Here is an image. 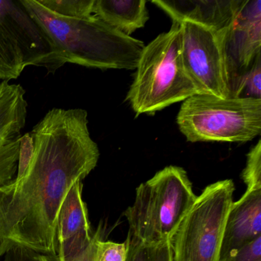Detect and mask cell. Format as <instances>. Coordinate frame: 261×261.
I'll return each instance as SVG.
<instances>
[{"mask_svg": "<svg viewBox=\"0 0 261 261\" xmlns=\"http://www.w3.org/2000/svg\"><path fill=\"white\" fill-rule=\"evenodd\" d=\"M126 261H172L170 242L144 244L126 238Z\"/></svg>", "mask_w": 261, "mask_h": 261, "instance_id": "9a60e30c", "label": "cell"}, {"mask_svg": "<svg viewBox=\"0 0 261 261\" xmlns=\"http://www.w3.org/2000/svg\"><path fill=\"white\" fill-rule=\"evenodd\" d=\"M261 236V189L246 190L232 203L223 233L219 261Z\"/></svg>", "mask_w": 261, "mask_h": 261, "instance_id": "4fadbf2b", "label": "cell"}, {"mask_svg": "<svg viewBox=\"0 0 261 261\" xmlns=\"http://www.w3.org/2000/svg\"><path fill=\"white\" fill-rule=\"evenodd\" d=\"M40 261H56L53 258L50 256H45V255H42L40 258Z\"/></svg>", "mask_w": 261, "mask_h": 261, "instance_id": "d4e9b609", "label": "cell"}, {"mask_svg": "<svg viewBox=\"0 0 261 261\" xmlns=\"http://www.w3.org/2000/svg\"><path fill=\"white\" fill-rule=\"evenodd\" d=\"M231 97L241 79L261 56V1L244 0L234 20L218 34Z\"/></svg>", "mask_w": 261, "mask_h": 261, "instance_id": "9c48e42d", "label": "cell"}, {"mask_svg": "<svg viewBox=\"0 0 261 261\" xmlns=\"http://www.w3.org/2000/svg\"><path fill=\"white\" fill-rule=\"evenodd\" d=\"M177 123L191 143H246L260 134L261 99L195 94L184 100Z\"/></svg>", "mask_w": 261, "mask_h": 261, "instance_id": "5b68a950", "label": "cell"}, {"mask_svg": "<svg viewBox=\"0 0 261 261\" xmlns=\"http://www.w3.org/2000/svg\"><path fill=\"white\" fill-rule=\"evenodd\" d=\"M261 56L243 77L231 97L261 99Z\"/></svg>", "mask_w": 261, "mask_h": 261, "instance_id": "ac0fdd59", "label": "cell"}, {"mask_svg": "<svg viewBox=\"0 0 261 261\" xmlns=\"http://www.w3.org/2000/svg\"><path fill=\"white\" fill-rule=\"evenodd\" d=\"M88 208L82 199V181H79L67 193L58 218V256L65 261L83 250L92 239Z\"/></svg>", "mask_w": 261, "mask_h": 261, "instance_id": "8fae6325", "label": "cell"}, {"mask_svg": "<svg viewBox=\"0 0 261 261\" xmlns=\"http://www.w3.org/2000/svg\"><path fill=\"white\" fill-rule=\"evenodd\" d=\"M63 54L67 63L99 69H136L145 45L94 16L53 13L40 0H19Z\"/></svg>", "mask_w": 261, "mask_h": 261, "instance_id": "7a4b0ae2", "label": "cell"}, {"mask_svg": "<svg viewBox=\"0 0 261 261\" xmlns=\"http://www.w3.org/2000/svg\"><path fill=\"white\" fill-rule=\"evenodd\" d=\"M93 14L128 36L145 27L149 19L144 0H94Z\"/></svg>", "mask_w": 261, "mask_h": 261, "instance_id": "5bb4252c", "label": "cell"}, {"mask_svg": "<svg viewBox=\"0 0 261 261\" xmlns=\"http://www.w3.org/2000/svg\"><path fill=\"white\" fill-rule=\"evenodd\" d=\"M127 244L100 240L96 261H126Z\"/></svg>", "mask_w": 261, "mask_h": 261, "instance_id": "44dd1931", "label": "cell"}, {"mask_svg": "<svg viewBox=\"0 0 261 261\" xmlns=\"http://www.w3.org/2000/svg\"><path fill=\"white\" fill-rule=\"evenodd\" d=\"M27 108L25 91L20 85L0 83V185L15 178Z\"/></svg>", "mask_w": 261, "mask_h": 261, "instance_id": "30bf717a", "label": "cell"}, {"mask_svg": "<svg viewBox=\"0 0 261 261\" xmlns=\"http://www.w3.org/2000/svg\"><path fill=\"white\" fill-rule=\"evenodd\" d=\"M136 69L126 100L137 115L152 114L198 94L183 66L178 22L144 47Z\"/></svg>", "mask_w": 261, "mask_h": 261, "instance_id": "277c9868", "label": "cell"}, {"mask_svg": "<svg viewBox=\"0 0 261 261\" xmlns=\"http://www.w3.org/2000/svg\"><path fill=\"white\" fill-rule=\"evenodd\" d=\"M34 155V142L30 133L22 135L20 140L19 160H18L17 175L14 178L20 181L27 175Z\"/></svg>", "mask_w": 261, "mask_h": 261, "instance_id": "ffe728a7", "label": "cell"}, {"mask_svg": "<svg viewBox=\"0 0 261 261\" xmlns=\"http://www.w3.org/2000/svg\"><path fill=\"white\" fill-rule=\"evenodd\" d=\"M242 179L247 186V191L261 189V140L247 154Z\"/></svg>", "mask_w": 261, "mask_h": 261, "instance_id": "d6986e66", "label": "cell"}, {"mask_svg": "<svg viewBox=\"0 0 261 261\" xmlns=\"http://www.w3.org/2000/svg\"><path fill=\"white\" fill-rule=\"evenodd\" d=\"M101 230L98 229L92 236L90 244L80 253L65 261H96L98 244L101 239Z\"/></svg>", "mask_w": 261, "mask_h": 261, "instance_id": "cb8c5ba5", "label": "cell"}, {"mask_svg": "<svg viewBox=\"0 0 261 261\" xmlns=\"http://www.w3.org/2000/svg\"><path fill=\"white\" fill-rule=\"evenodd\" d=\"M197 196L187 172L169 166L136 189L134 202L124 212L127 238L144 244L170 242Z\"/></svg>", "mask_w": 261, "mask_h": 261, "instance_id": "3957f363", "label": "cell"}, {"mask_svg": "<svg viewBox=\"0 0 261 261\" xmlns=\"http://www.w3.org/2000/svg\"><path fill=\"white\" fill-rule=\"evenodd\" d=\"M223 261H261V236L241 247Z\"/></svg>", "mask_w": 261, "mask_h": 261, "instance_id": "7402d4cb", "label": "cell"}, {"mask_svg": "<svg viewBox=\"0 0 261 261\" xmlns=\"http://www.w3.org/2000/svg\"><path fill=\"white\" fill-rule=\"evenodd\" d=\"M234 184L221 180L204 188L170 240L172 261H219Z\"/></svg>", "mask_w": 261, "mask_h": 261, "instance_id": "8992f818", "label": "cell"}, {"mask_svg": "<svg viewBox=\"0 0 261 261\" xmlns=\"http://www.w3.org/2000/svg\"><path fill=\"white\" fill-rule=\"evenodd\" d=\"M30 134L34 155L27 175L0 185V257L20 246L56 261L61 206L97 166L100 152L85 110L53 108Z\"/></svg>", "mask_w": 261, "mask_h": 261, "instance_id": "6da1fadb", "label": "cell"}, {"mask_svg": "<svg viewBox=\"0 0 261 261\" xmlns=\"http://www.w3.org/2000/svg\"><path fill=\"white\" fill-rule=\"evenodd\" d=\"M0 33L24 68L40 67L54 74L67 64L51 38L19 0H0Z\"/></svg>", "mask_w": 261, "mask_h": 261, "instance_id": "ba28073f", "label": "cell"}, {"mask_svg": "<svg viewBox=\"0 0 261 261\" xmlns=\"http://www.w3.org/2000/svg\"><path fill=\"white\" fill-rule=\"evenodd\" d=\"M53 13L70 17L94 16V0H40Z\"/></svg>", "mask_w": 261, "mask_h": 261, "instance_id": "2e32d148", "label": "cell"}, {"mask_svg": "<svg viewBox=\"0 0 261 261\" xmlns=\"http://www.w3.org/2000/svg\"><path fill=\"white\" fill-rule=\"evenodd\" d=\"M179 25L183 66L198 94L228 97L224 57L218 33L187 21Z\"/></svg>", "mask_w": 261, "mask_h": 261, "instance_id": "52a82bcc", "label": "cell"}, {"mask_svg": "<svg viewBox=\"0 0 261 261\" xmlns=\"http://www.w3.org/2000/svg\"><path fill=\"white\" fill-rule=\"evenodd\" d=\"M25 69L10 44L0 33V80L18 79Z\"/></svg>", "mask_w": 261, "mask_h": 261, "instance_id": "e0dca14e", "label": "cell"}, {"mask_svg": "<svg viewBox=\"0 0 261 261\" xmlns=\"http://www.w3.org/2000/svg\"><path fill=\"white\" fill-rule=\"evenodd\" d=\"M42 254L25 247H13L4 254V261H40Z\"/></svg>", "mask_w": 261, "mask_h": 261, "instance_id": "603a6c76", "label": "cell"}, {"mask_svg": "<svg viewBox=\"0 0 261 261\" xmlns=\"http://www.w3.org/2000/svg\"><path fill=\"white\" fill-rule=\"evenodd\" d=\"M174 22H193L215 33H222L234 20L244 0H154Z\"/></svg>", "mask_w": 261, "mask_h": 261, "instance_id": "7c38bea8", "label": "cell"}]
</instances>
